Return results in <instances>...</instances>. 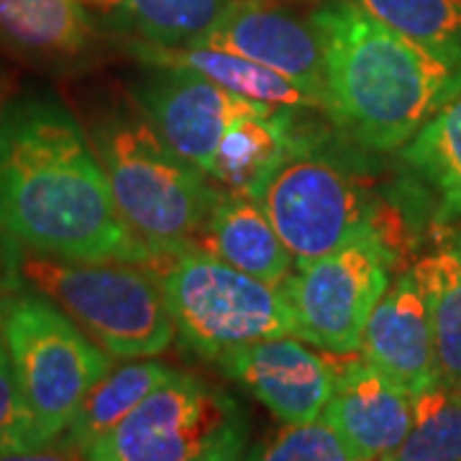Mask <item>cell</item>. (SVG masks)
<instances>
[{"instance_id": "7c38bea8", "label": "cell", "mask_w": 461, "mask_h": 461, "mask_svg": "<svg viewBox=\"0 0 461 461\" xmlns=\"http://www.w3.org/2000/svg\"><path fill=\"white\" fill-rule=\"evenodd\" d=\"M215 364L280 423L313 420L333 393V364L305 348L295 336L233 348Z\"/></svg>"}, {"instance_id": "7a4b0ae2", "label": "cell", "mask_w": 461, "mask_h": 461, "mask_svg": "<svg viewBox=\"0 0 461 461\" xmlns=\"http://www.w3.org/2000/svg\"><path fill=\"white\" fill-rule=\"evenodd\" d=\"M326 62V118L369 154L400 151L461 85V67L379 23L354 0L311 16Z\"/></svg>"}, {"instance_id": "5b68a950", "label": "cell", "mask_w": 461, "mask_h": 461, "mask_svg": "<svg viewBox=\"0 0 461 461\" xmlns=\"http://www.w3.org/2000/svg\"><path fill=\"white\" fill-rule=\"evenodd\" d=\"M90 144L108 177L115 208L159 257L198 249L221 195L208 175L180 157L144 115L111 111L93 123Z\"/></svg>"}, {"instance_id": "4316f807", "label": "cell", "mask_w": 461, "mask_h": 461, "mask_svg": "<svg viewBox=\"0 0 461 461\" xmlns=\"http://www.w3.org/2000/svg\"><path fill=\"white\" fill-rule=\"evenodd\" d=\"M433 244H444L461 254V193H441L429 218Z\"/></svg>"}, {"instance_id": "8992f818", "label": "cell", "mask_w": 461, "mask_h": 461, "mask_svg": "<svg viewBox=\"0 0 461 461\" xmlns=\"http://www.w3.org/2000/svg\"><path fill=\"white\" fill-rule=\"evenodd\" d=\"M151 267L162 285L180 346L218 362L233 348L295 336L305 329L285 287L257 280L208 251L165 254Z\"/></svg>"}, {"instance_id": "cb8c5ba5", "label": "cell", "mask_w": 461, "mask_h": 461, "mask_svg": "<svg viewBox=\"0 0 461 461\" xmlns=\"http://www.w3.org/2000/svg\"><path fill=\"white\" fill-rule=\"evenodd\" d=\"M379 23L461 67V0H354Z\"/></svg>"}, {"instance_id": "83f0119b", "label": "cell", "mask_w": 461, "mask_h": 461, "mask_svg": "<svg viewBox=\"0 0 461 461\" xmlns=\"http://www.w3.org/2000/svg\"><path fill=\"white\" fill-rule=\"evenodd\" d=\"M0 287H5V241L0 247Z\"/></svg>"}, {"instance_id": "30bf717a", "label": "cell", "mask_w": 461, "mask_h": 461, "mask_svg": "<svg viewBox=\"0 0 461 461\" xmlns=\"http://www.w3.org/2000/svg\"><path fill=\"white\" fill-rule=\"evenodd\" d=\"M131 85L133 105L187 162L205 175L213 165L223 133L241 118L264 115L280 105L244 98L223 85L182 67H147Z\"/></svg>"}, {"instance_id": "603a6c76", "label": "cell", "mask_w": 461, "mask_h": 461, "mask_svg": "<svg viewBox=\"0 0 461 461\" xmlns=\"http://www.w3.org/2000/svg\"><path fill=\"white\" fill-rule=\"evenodd\" d=\"M400 461H461V384L430 379L412 395V423Z\"/></svg>"}, {"instance_id": "9c48e42d", "label": "cell", "mask_w": 461, "mask_h": 461, "mask_svg": "<svg viewBox=\"0 0 461 461\" xmlns=\"http://www.w3.org/2000/svg\"><path fill=\"white\" fill-rule=\"evenodd\" d=\"M400 249L372 230L326 257L305 264L285 282L305 341L333 354L362 346L366 321L393 282Z\"/></svg>"}, {"instance_id": "8fae6325", "label": "cell", "mask_w": 461, "mask_h": 461, "mask_svg": "<svg viewBox=\"0 0 461 461\" xmlns=\"http://www.w3.org/2000/svg\"><path fill=\"white\" fill-rule=\"evenodd\" d=\"M203 47H215L269 67L308 93L326 115V62L311 21H300L267 0H236L223 21L208 33Z\"/></svg>"}, {"instance_id": "5bb4252c", "label": "cell", "mask_w": 461, "mask_h": 461, "mask_svg": "<svg viewBox=\"0 0 461 461\" xmlns=\"http://www.w3.org/2000/svg\"><path fill=\"white\" fill-rule=\"evenodd\" d=\"M359 351L411 395L438 377L429 305L412 267L397 272L379 297L366 321Z\"/></svg>"}, {"instance_id": "d4e9b609", "label": "cell", "mask_w": 461, "mask_h": 461, "mask_svg": "<svg viewBox=\"0 0 461 461\" xmlns=\"http://www.w3.org/2000/svg\"><path fill=\"white\" fill-rule=\"evenodd\" d=\"M247 459L264 461H359L344 436L323 415L303 423H282V429L257 448H249Z\"/></svg>"}, {"instance_id": "4fadbf2b", "label": "cell", "mask_w": 461, "mask_h": 461, "mask_svg": "<svg viewBox=\"0 0 461 461\" xmlns=\"http://www.w3.org/2000/svg\"><path fill=\"white\" fill-rule=\"evenodd\" d=\"M357 459H395L412 423V395L366 357L333 364V393L321 412Z\"/></svg>"}, {"instance_id": "277c9868", "label": "cell", "mask_w": 461, "mask_h": 461, "mask_svg": "<svg viewBox=\"0 0 461 461\" xmlns=\"http://www.w3.org/2000/svg\"><path fill=\"white\" fill-rule=\"evenodd\" d=\"M5 290H32L57 303L108 354L157 357L177 330L151 267L75 262L5 239Z\"/></svg>"}, {"instance_id": "3957f363", "label": "cell", "mask_w": 461, "mask_h": 461, "mask_svg": "<svg viewBox=\"0 0 461 461\" xmlns=\"http://www.w3.org/2000/svg\"><path fill=\"white\" fill-rule=\"evenodd\" d=\"M257 200L275 223L295 269L377 230L400 249V226L366 180L364 165L321 136H305L293 118V144L262 185Z\"/></svg>"}, {"instance_id": "ac0fdd59", "label": "cell", "mask_w": 461, "mask_h": 461, "mask_svg": "<svg viewBox=\"0 0 461 461\" xmlns=\"http://www.w3.org/2000/svg\"><path fill=\"white\" fill-rule=\"evenodd\" d=\"M83 0H0V44L39 62H72L93 41Z\"/></svg>"}, {"instance_id": "2e32d148", "label": "cell", "mask_w": 461, "mask_h": 461, "mask_svg": "<svg viewBox=\"0 0 461 461\" xmlns=\"http://www.w3.org/2000/svg\"><path fill=\"white\" fill-rule=\"evenodd\" d=\"M129 54L144 67H182L193 69L213 83L229 87L244 98L259 100L267 105L297 108V111H318L308 93H303L295 83L277 75L269 67L257 65L247 57L233 51L203 47V44H185V47H165V44H147V41H129Z\"/></svg>"}, {"instance_id": "ba28073f", "label": "cell", "mask_w": 461, "mask_h": 461, "mask_svg": "<svg viewBox=\"0 0 461 461\" xmlns=\"http://www.w3.org/2000/svg\"><path fill=\"white\" fill-rule=\"evenodd\" d=\"M249 436V415L236 397L172 369L83 459L230 461L247 456Z\"/></svg>"}, {"instance_id": "44dd1931", "label": "cell", "mask_w": 461, "mask_h": 461, "mask_svg": "<svg viewBox=\"0 0 461 461\" xmlns=\"http://www.w3.org/2000/svg\"><path fill=\"white\" fill-rule=\"evenodd\" d=\"M412 269L429 305L436 372L438 377L461 384V254L444 244H433Z\"/></svg>"}, {"instance_id": "ffe728a7", "label": "cell", "mask_w": 461, "mask_h": 461, "mask_svg": "<svg viewBox=\"0 0 461 461\" xmlns=\"http://www.w3.org/2000/svg\"><path fill=\"white\" fill-rule=\"evenodd\" d=\"M172 369L154 359L113 366L108 375L95 382V387L85 395L72 420L67 423L65 433L59 436V448L77 451L85 456L87 448L103 441L111 430H115L144 397L169 375Z\"/></svg>"}, {"instance_id": "e0dca14e", "label": "cell", "mask_w": 461, "mask_h": 461, "mask_svg": "<svg viewBox=\"0 0 461 461\" xmlns=\"http://www.w3.org/2000/svg\"><path fill=\"white\" fill-rule=\"evenodd\" d=\"M95 26L129 41L185 47L200 44L236 0H83Z\"/></svg>"}, {"instance_id": "d6986e66", "label": "cell", "mask_w": 461, "mask_h": 461, "mask_svg": "<svg viewBox=\"0 0 461 461\" xmlns=\"http://www.w3.org/2000/svg\"><path fill=\"white\" fill-rule=\"evenodd\" d=\"M295 111L297 108H277L272 113L236 121L215 149L208 177L221 182L226 190H239L257 198L272 169L290 151Z\"/></svg>"}, {"instance_id": "484cf974", "label": "cell", "mask_w": 461, "mask_h": 461, "mask_svg": "<svg viewBox=\"0 0 461 461\" xmlns=\"http://www.w3.org/2000/svg\"><path fill=\"white\" fill-rule=\"evenodd\" d=\"M44 451L36 436L32 411L21 395L16 372L0 339V459H26Z\"/></svg>"}, {"instance_id": "7402d4cb", "label": "cell", "mask_w": 461, "mask_h": 461, "mask_svg": "<svg viewBox=\"0 0 461 461\" xmlns=\"http://www.w3.org/2000/svg\"><path fill=\"white\" fill-rule=\"evenodd\" d=\"M400 165L433 193H461V85L405 147Z\"/></svg>"}, {"instance_id": "6da1fadb", "label": "cell", "mask_w": 461, "mask_h": 461, "mask_svg": "<svg viewBox=\"0 0 461 461\" xmlns=\"http://www.w3.org/2000/svg\"><path fill=\"white\" fill-rule=\"evenodd\" d=\"M0 230L59 259L141 267L159 259L118 213L90 136L62 100L44 93L0 113Z\"/></svg>"}, {"instance_id": "52a82bcc", "label": "cell", "mask_w": 461, "mask_h": 461, "mask_svg": "<svg viewBox=\"0 0 461 461\" xmlns=\"http://www.w3.org/2000/svg\"><path fill=\"white\" fill-rule=\"evenodd\" d=\"M0 339L41 448L59 441L85 395L113 369V354L95 344L50 297L14 290L0 297Z\"/></svg>"}, {"instance_id": "9a60e30c", "label": "cell", "mask_w": 461, "mask_h": 461, "mask_svg": "<svg viewBox=\"0 0 461 461\" xmlns=\"http://www.w3.org/2000/svg\"><path fill=\"white\" fill-rule=\"evenodd\" d=\"M198 249L277 287H285L295 269L262 203L239 190H221L203 226Z\"/></svg>"}]
</instances>
